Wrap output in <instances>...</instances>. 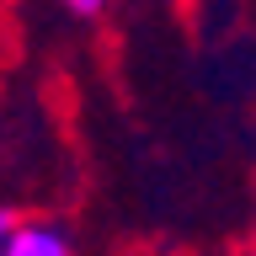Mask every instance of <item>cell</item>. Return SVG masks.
Listing matches in <instances>:
<instances>
[{
    "mask_svg": "<svg viewBox=\"0 0 256 256\" xmlns=\"http://www.w3.org/2000/svg\"><path fill=\"white\" fill-rule=\"evenodd\" d=\"M11 256H75V240H70V230L54 224V219H22Z\"/></svg>",
    "mask_w": 256,
    "mask_h": 256,
    "instance_id": "obj_1",
    "label": "cell"
},
{
    "mask_svg": "<svg viewBox=\"0 0 256 256\" xmlns=\"http://www.w3.org/2000/svg\"><path fill=\"white\" fill-rule=\"evenodd\" d=\"M16 230H22V219H16L11 208H0V256L16 251Z\"/></svg>",
    "mask_w": 256,
    "mask_h": 256,
    "instance_id": "obj_2",
    "label": "cell"
},
{
    "mask_svg": "<svg viewBox=\"0 0 256 256\" xmlns=\"http://www.w3.org/2000/svg\"><path fill=\"white\" fill-rule=\"evenodd\" d=\"M64 11L75 16V22H96V16L107 11V6H102V0H70V6H64Z\"/></svg>",
    "mask_w": 256,
    "mask_h": 256,
    "instance_id": "obj_3",
    "label": "cell"
},
{
    "mask_svg": "<svg viewBox=\"0 0 256 256\" xmlns=\"http://www.w3.org/2000/svg\"><path fill=\"white\" fill-rule=\"evenodd\" d=\"M251 256H256V230H251Z\"/></svg>",
    "mask_w": 256,
    "mask_h": 256,
    "instance_id": "obj_4",
    "label": "cell"
}]
</instances>
